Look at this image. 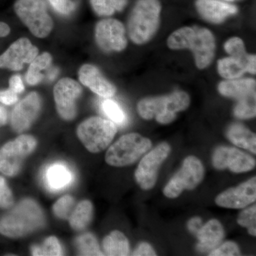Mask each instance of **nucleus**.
I'll return each instance as SVG.
<instances>
[{"instance_id":"obj_15","label":"nucleus","mask_w":256,"mask_h":256,"mask_svg":"<svg viewBox=\"0 0 256 256\" xmlns=\"http://www.w3.org/2000/svg\"><path fill=\"white\" fill-rule=\"evenodd\" d=\"M256 200V178H250L238 185L220 193L216 198L218 206L239 210L249 206Z\"/></svg>"},{"instance_id":"obj_34","label":"nucleus","mask_w":256,"mask_h":256,"mask_svg":"<svg viewBox=\"0 0 256 256\" xmlns=\"http://www.w3.org/2000/svg\"><path fill=\"white\" fill-rule=\"evenodd\" d=\"M224 48L230 56L240 58H246L248 56L246 52L244 42L238 37H234L228 40L224 45Z\"/></svg>"},{"instance_id":"obj_7","label":"nucleus","mask_w":256,"mask_h":256,"mask_svg":"<svg viewBox=\"0 0 256 256\" xmlns=\"http://www.w3.org/2000/svg\"><path fill=\"white\" fill-rule=\"evenodd\" d=\"M14 10L32 34L38 38H45L50 34L54 22L44 0H16Z\"/></svg>"},{"instance_id":"obj_18","label":"nucleus","mask_w":256,"mask_h":256,"mask_svg":"<svg viewBox=\"0 0 256 256\" xmlns=\"http://www.w3.org/2000/svg\"><path fill=\"white\" fill-rule=\"evenodd\" d=\"M256 56L248 55L246 58L230 56L218 62V73L223 78H239L246 72L256 74Z\"/></svg>"},{"instance_id":"obj_26","label":"nucleus","mask_w":256,"mask_h":256,"mask_svg":"<svg viewBox=\"0 0 256 256\" xmlns=\"http://www.w3.org/2000/svg\"><path fill=\"white\" fill-rule=\"evenodd\" d=\"M52 62V56L50 53L45 52L41 55L37 56L30 63L26 75V82L32 86L40 84L44 78L43 72L50 68Z\"/></svg>"},{"instance_id":"obj_33","label":"nucleus","mask_w":256,"mask_h":256,"mask_svg":"<svg viewBox=\"0 0 256 256\" xmlns=\"http://www.w3.org/2000/svg\"><path fill=\"white\" fill-rule=\"evenodd\" d=\"M75 202L73 197L65 196L62 197L53 206L54 214L62 220H68L74 210Z\"/></svg>"},{"instance_id":"obj_44","label":"nucleus","mask_w":256,"mask_h":256,"mask_svg":"<svg viewBox=\"0 0 256 256\" xmlns=\"http://www.w3.org/2000/svg\"><path fill=\"white\" fill-rule=\"evenodd\" d=\"M58 72H60V70L57 68L52 69V70L48 74V78H50V80H54L58 75Z\"/></svg>"},{"instance_id":"obj_23","label":"nucleus","mask_w":256,"mask_h":256,"mask_svg":"<svg viewBox=\"0 0 256 256\" xmlns=\"http://www.w3.org/2000/svg\"><path fill=\"white\" fill-rule=\"evenodd\" d=\"M227 137L234 144L256 154V134L242 124H232L227 130Z\"/></svg>"},{"instance_id":"obj_24","label":"nucleus","mask_w":256,"mask_h":256,"mask_svg":"<svg viewBox=\"0 0 256 256\" xmlns=\"http://www.w3.org/2000/svg\"><path fill=\"white\" fill-rule=\"evenodd\" d=\"M102 248L106 256H126L130 254L129 242L119 230L111 232L104 239Z\"/></svg>"},{"instance_id":"obj_19","label":"nucleus","mask_w":256,"mask_h":256,"mask_svg":"<svg viewBox=\"0 0 256 256\" xmlns=\"http://www.w3.org/2000/svg\"><path fill=\"white\" fill-rule=\"evenodd\" d=\"M224 229L222 224L216 220H208L196 234L198 242L196 245L198 252H205L216 248L224 238Z\"/></svg>"},{"instance_id":"obj_2","label":"nucleus","mask_w":256,"mask_h":256,"mask_svg":"<svg viewBox=\"0 0 256 256\" xmlns=\"http://www.w3.org/2000/svg\"><path fill=\"white\" fill-rule=\"evenodd\" d=\"M45 216L41 207L34 200H22L0 220V234L9 238H18L41 228Z\"/></svg>"},{"instance_id":"obj_28","label":"nucleus","mask_w":256,"mask_h":256,"mask_svg":"<svg viewBox=\"0 0 256 256\" xmlns=\"http://www.w3.org/2000/svg\"><path fill=\"white\" fill-rule=\"evenodd\" d=\"M90 4L96 14L110 16L116 12L122 11L127 4V0H90Z\"/></svg>"},{"instance_id":"obj_25","label":"nucleus","mask_w":256,"mask_h":256,"mask_svg":"<svg viewBox=\"0 0 256 256\" xmlns=\"http://www.w3.org/2000/svg\"><path fill=\"white\" fill-rule=\"evenodd\" d=\"M94 208L92 202L84 200L75 207L69 216L70 227L75 230H82L86 228L92 220Z\"/></svg>"},{"instance_id":"obj_45","label":"nucleus","mask_w":256,"mask_h":256,"mask_svg":"<svg viewBox=\"0 0 256 256\" xmlns=\"http://www.w3.org/2000/svg\"><path fill=\"white\" fill-rule=\"evenodd\" d=\"M226 1H234V0H226Z\"/></svg>"},{"instance_id":"obj_31","label":"nucleus","mask_w":256,"mask_h":256,"mask_svg":"<svg viewBox=\"0 0 256 256\" xmlns=\"http://www.w3.org/2000/svg\"><path fill=\"white\" fill-rule=\"evenodd\" d=\"M256 114V98L238 100L234 108V114L239 119L252 118Z\"/></svg>"},{"instance_id":"obj_30","label":"nucleus","mask_w":256,"mask_h":256,"mask_svg":"<svg viewBox=\"0 0 256 256\" xmlns=\"http://www.w3.org/2000/svg\"><path fill=\"white\" fill-rule=\"evenodd\" d=\"M33 256H62L63 250L58 239L54 236L48 237L41 246L32 248Z\"/></svg>"},{"instance_id":"obj_5","label":"nucleus","mask_w":256,"mask_h":256,"mask_svg":"<svg viewBox=\"0 0 256 256\" xmlns=\"http://www.w3.org/2000/svg\"><path fill=\"white\" fill-rule=\"evenodd\" d=\"M152 142L138 133H130L112 144L106 154V161L112 166L132 164L150 149Z\"/></svg>"},{"instance_id":"obj_40","label":"nucleus","mask_w":256,"mask_h":256,"mask_svg":"<svg viewBox=\"0 0 256 256\" xmlns=\"http://www.w3.org/2000/svg\"><path fill=\"white\" fill-rule=\"evenodd\" d=\"M9 85L10 88L16 94H21L24 90V86L20 76L15 75L12 76L10 79Z\"/></svg>"},{"instance_id":"obj_41","label":"nucleus","mask_w":256,"mask_h":256,"mask_svg":"<svg viewBox=\"0 0 256 256\" xmlns=\"http://www.w3.org/2000/svg\"><path fill=\"white\" fill-rule=\"evenodd\" d=\"M202 226V220L200 217H193V218H192L191 220H188V230H190L191 233L195 234V235H196V234L198 233V230H200Z\"/></svg>"},{"instance_id":"obj_42","label":"nucleus","mask_w":256,"mask_h":256,"mask_svg":"<svg viewBox=\"0 0 256 256\" xmlns=\"http://www.w3.org/2000/svg\"><path fill=\"white\" fill-rule=\"evenodd\" d=\"M10 31H11V30H10L8 24L0 22V38L8 36L10 34Z\"/></svg>"},{"instance_id":"obj_12","label":"nucleus","mask_w":256,"mask_h":256,"mask_svg":"<svg viewBox=\"0 0 256 256\" xmlns=\"http://www.w3.org/2000/svg\"><path fill=\"white\" fill-rule=\"evenodd\" d=\"M96 40L101 50L106 52H121L127 46L124 24L114 18L101 20L97 24Z\"/></svg>"},{"instance_id":"obj_22","label":"nucleus","mask_w":256,"mask_h":256,"mask_svg":"<svg viewBox=\"0 0 256 256\" xmlns=\"http://www.w3.org/2000/svg\"><path fill=\"white\" fill-rule=\"evenodd\" d=\"M45 180L48 188L53 191H58L68 186L73 174L70 170L62 163H54L46 169Z\"/></svg>"},{"instance_id":"obj_21","label":"nucleus","mask_w":256,"mask_h":256,"mask_svg":"<svg viewBox=\"0 0 256 256\" xmlns=\"http://www.w3.org/2000/svg\"><path fill=\"white\" fill-rule=\"evenodd\" d=\"M218 92L237 100L256 98V80L247 78L222 82L218 85Z\"/></svg>"},{"instance_id":"obj_35","label":"nucleus","mask_w":256,"mask_h":256,"mask_svg":"<svg viewBox=\"0 0 256 256\" xmlns=\"http://www.w3.org/2000/svg\"><path fill=\"white\" fill-rule=\"evenodd\" d=\"M210 256H240V249L236 242H226L210 252Z\"/></svg>"},{"instance_id":"obj_10","label":"nucleus","mask_w":256,"mask_h":256,"mask_svg":"<svg viewBox=\"0 0 256 256\" xmlns=\"http://www.w3.org/2000/svg\"><path fill=\"white\" fill-rule=\"evenodd\" d=\"M171 148L168 143H160L140 162L134 178L142 190H150L154 188L158 180V171L169 156Z\"/></svg>"},{"instance_id":"obj_39","label":"nucleus","mask_w":256,"mask_h":256,"mask_svg":"<svg viewBox=\"0 0 256 256\" xmlns=\"http://www.w3.org/2000/svg\"><path fill=\"white\" fill-rule=\"evenodd\" d=\"M156 252H154L153 248L151 246V245H150L149 244L146 242H141L132 254V256H156Z\"/></svg>"},{"instance_id":"obj_13","label":"nucleus","mask_w":256,"mask_h":256,"mask_svg":"<svg viewBox=\"0 0 256 256\" xmlns=\"http://www.w3.org/2000/svg\"><path fill=\"white\" fill-rule=\"evenodd\" d=\"M212 163L216 170L228 169L234 173L247 172L256 166V160L235 148L220 146L214 152Z\"/></svg>"},{"instance_id":"obj_4","label":"nucleus","mask_w":256,"mask_h":256,"mask_svg":"<svg viewBox=\"0 0 256 256\" xmlns=\"http://www.w3.org/2000/svg\"><path fill=\"white\" fill-rule=\"evenodd\" d=\"M160 11L158 0L138 2L128 22V33L134 43L143 44L154 36L159 26Z\"/></svg>"},{"instance_id":"obj_29","label":"nucleus","mask_w":256,"mask_h":256,"mask_svg":"<svg viewBox=\"0 0 256 256\" xmlns=\"http://www.w3.org/2000/svg\"><path fill=\"white\" fill-rule=\"evenodd\" d=\"M101 108L104 114L114 124L124 126L127 122L128 118L126 112L116 101L106 99L101 104Z\"/></svg>"},{"instance_id":"obj_16","label":"nucleus","mask_w":256,"mask_h":256,"mask_svg":"<svg viewBox=\"0 0 256 256\" xmlns=\"http://www.w3.org/2000/svg\"><path fill=\"white\" fill-rule=\"evenodd\" d=\"M41 98L32 92L15 106L12 112L11 126L16 132H22L30 128L41 110Z\"/></svg>"},{"instance_id":"obj_11","label":"nucleus","mask_w":256,"mask_h":256,"mask_svg":"<svg viewBox=\"0 0 256 256\" xmlns=\"http://www.w3.org/2000/svg\"><path fill=\"white\" fill-rule=\"evenodd\" d=\"M78 82L70 78L58 80L54 88L57 112L66 120H72L77 114L76 100L82 94Z\"/></svg>"},{"instance_id":"obj_32","label":"nucleus","mask_w":256,"mask_h":256,"mask_svg":"<svg viewBox=\"0 0 256 256\" xmlns=\"http://www.w3.org/2000/svg\"><path fill=\"white\" fill-rule=\"evenodd\" d=\"M237 222L239 225L245 227L250 235L256 236V206L249 207L240 212Z\"/></svg>"},{"instance_id":"obj_8","label":"nucleus","mask_w":256,"mask_h":256,"mask_svg":"<svg viewBox=\"0 0 256 256\" xmlns=\"http://www.w3.org/2000/svg\"><path fill=\"white\" fill-rule=\"evenodd\" d=\"M36 144V139L28 134H22L6 143L0 149V171L6 176L18 174L24 160L34 150Z\"/></svg>"},{"instance_id":"obj_38","label":"nucleus","mask_w":256,"mask_h":256,"mask_svg":"<svg viewBox=\"0 0 256 256\" xmlns=\"http://www.w3.org/2000/svg\"><path fill=\"white\" fill-rule=\"evenodd\" d=\"M18 101V94L9 88L0 90V102L6 106H11Z\"/></svg>"},{"instance_id":"obj_1","label":"nucleus","mask_w":256,"mask_h":256,"mask_svg":"<svg viewBox=\"0 0 256 256\" xmlns=\"http://www.w3.org/2000/svg\"><path fill=\"white\" fill-rule=\"evenodd\" d=\"M168 44L171 50H191L198 68H206L214 56V37L207 28L198 26L180 28L172 34Z\"/></svg>"},{"instance_id":"obj_6","label":"nucleus","mask_w":256,"mask_h":256,"mask_svg":"<svg viewBox=\"0 0 256 256\" xmlns=\"http://www.w3.org/2000/svg\"><path fill=\"white\" fill-rule=\"evenodd\" d=\"M117 127L110 120L92 117L77 128V136L88 150L92 153L106 150L117 133Z\"/></svg>"},{"instance_id":"obj_17","label":"nucleus","mask_w":256,"mask_h":256,"mask_svg":"<svg viewBox=\"0 0 256 256\" xmlns=\"http://www.w3.org/2000/svg\"><path fill=\"white\" fill-rule=\"evenodd\" d=\"M78 78L82 85L87 86L100 97L109 98L116 92V87L106 80L95 66L85 64L80 67Z\"/></svg>"},{"instance_id":"obj_20","label":"nucleus","mask_w":256,"mask_h":256,"mask_svg":"<svg viewBox=\"0 0 256 256\" xmlns=\"http://www.w3.org/2000/svg\"><path fill=\"white\" fill-rule=\"evenodd\" d=\"M196 8L202 18L212 23L222 22L229 15L237 12L234 5L216 0H197Z\"/></svg>"},{"instance_id":"obj_27","label":"nucleus","mask_w":256,"mask_h":256,"mask_svg":"<svg viewBox=\"0 0 256 256\" xmlns=\"http://www.w3.org/2000/svg\"><path fill=\"white\" fill-rule=\"evenodd\" d=\"M76 246L79 255L104 256L96 237L92 234L86 233L77 238Z\"/></svg>"},{"instance_id":"obj_37","label":"nucleus","mask_w":256,"mask_h":256,"mask_svg":"<svg viewBox=\"0 0 256 256\" xmlns=\"http://www.w3.org/2000/svg\"><path fill=\"white\" fill-rule=\"evenodd\" d=\"M50 6L60 14L69 15L76 10V3L72 0H48Z\"/></svg>"},{"instance_id":"obj_36","label":"nucleus","mask_w":256,"mask_h":256,"mask_svg":"<svg viewBox=\"0 0 256 256\" xmlns=\"http://www.w3.org/2000/svg\"><path fill=\"white\" fill-rule=\"evenodd\" d=\"M14 203L12 193L4 178L0 176V208H10Z\"/></svg>"},{"instance_id":"obj_43","label":"nucleus","mask_w":256,"mask_h":256,"mask_svg":"<svg viewBox=\"0 0 256 256\" xmlns=\"http://www.w3.org/2000/svg\"><path fill=\"white\" fill-rule=\"evenodd\" d=\"M8 122V112L4 107L0 106V127L4 126Z\"/></svg>"},{"instance_id":"obj_3","label":"nucleus","mask_w":256,"mask_h":256,"mask_svg":"<svg viewBox=\"0 0 256 256\" xmlns=\"http://www.w3.org/2000/svg\"><path fill=\"white\" fill-rule=\"evenodd\" d=\"M190 104L188 94L176 92L168 96L142 99L138 104V111L143 119L156 118L159 124H166L174 121L176 112L186 110Z\"/></svg>"},{"instance_id":"obj_14","label":"nucleus","mask_w":256,"mask_h":256,"mask_svg":"<svg viewBox=\"0 0 256 256\" xmlns=\"http://www.w3.org/2000/svg\"><path fill=\"white\" fill-rule=\"evenodd\" d=\"M38 55V48L30 40L18 38L0 56V68L22 70L24 64L31 63Z\"/></svg>"},{"instance_id":"obj_9","label":"nucleus","mask_w":256,"mask_h":256,"mask_svg":"<svg viewBox=\"0 0 256 256\" xmlns=\"http://www.w3.org/2000/svg\"><path fill=\"white\" fill-rule=\"evenodd\" d=\"M204 176V168L198 158L188 156L184 160L178 170L166 184L163 193L166 197L174 198L180 196L185 190H194L202 182Z\"/></svg>"}]
</instances>
